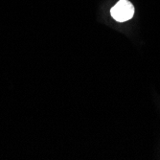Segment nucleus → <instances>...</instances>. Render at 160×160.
Returning a JSON list of instances; mask_svg holds the SVG:
<instances>
[{"label": "nucleus", "mask_w": 160, "mask_h": 160, "mask_svg": "<svg viewBox=\"0 0 160 160\" xmlns=\"http://www.w3.org/2000/svg\"><path fill=\"white\" fill-rule=\"evenodd\" d=\"M111 17L118 22H125L132 18L134 7L128 0H119L110 10Z\"/></svg>", "instance_id": "nucleus-1"}]
</instances>
